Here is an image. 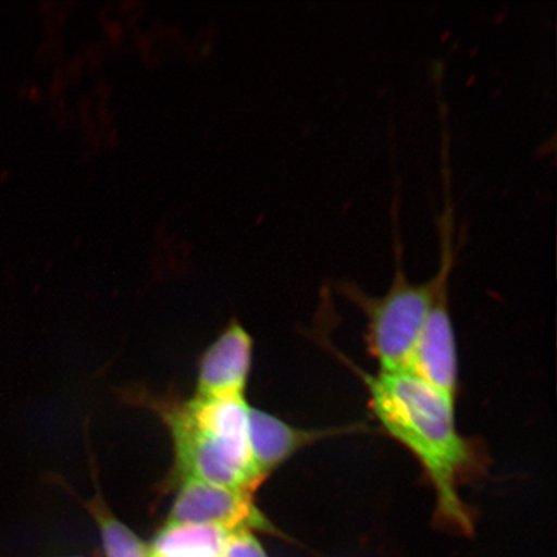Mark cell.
<instances>
[{
	"label": "cell",
	"mask_w": 557,
	"mask_h": 557,
	"mask_svg": "<svg viewBox=\"0 0 557 557\" xmlns=\"http://www.w3.org/2000/svg\"><path fill=\"white\" fill-rule=\"evenodd\" d=\"M172 492L174 498L164 524L208 525L283 537L248 493L198 480H186Z\"/></svg>",
	"instance_id": "obj_4"
},
{
	"label": "cell",
	"mask_w": 557,
	"mask_h": 557,
	"mask_svg": "<svg viewBox=\"0 0 557 557\" xmlns=\"http://www.w3.org/2000/svg\"><path fill=\"white\" fill-rule=\"evenodd\" d=\"M352 369L364 383L375 420L416 458L433 486L437 519L471 532L472 513L459 487L483 473L485 459L479 445L459 433L456 398L408 371Z\"/></svg>",
	"instance_id": "obj_1"
},
{
	"label": "cell",
	"mask_w": 557,
	"mask_h": 557,
	"mask_svg": "<svg viewBox=\"0 0 557 557\" xmlns=\"http://www.w3.org/2000/svg\"><path fill=\"white\" fill-rule=\"evenodd\" d=\"M248 431L256 468L268 480L271 473L289 461L299 450L323 438L338 435L344 430L296 428L262 409L249 407Z\"/></svg>",
	"instance_id": "obj_7"
},
{
	"label": "cell",
	"mask_w": 557,
	"mask_h": 557,
	"mask_svg": "<svg viewBox=\"0 0 557 557\" xmlns=\"http://www.w3.org/2000/svg\"><path fill=\"white\" fill-rule=\"evenodd\" d=\"M121 395L123 401L157 414L170 431L174 459L160 484L163 493L198 480L256 496L267 482L250 450L246 396L185 399L176 392L154 394L143 386L124 388Z\"/></svg>",
	"instance_id": "obj_2"
},
{
	"label": "cell",
	"mask_w": 557,
	"mask_h": 557,
	"mask_svg": "<svg viewBox=\"0 0 557 557\" xmlns=\"http://www.w3.org/2000/svg\"><path fill=\"white\" fill-rule=\"evenodd\" d=\"M74 557H79V556H74Z\"/></svg>",
	"instance_id": "obj_11"
},
{
	"label": "cell",
	"mask_w": 557,
	"mask_h": 557,
	"mask_svg": "<svg viewBox=\"0 0 557 557\" xmlns=\"http://www.w3.org/2000/svg\"><path fill=\"white\" fill-rule=\"evenodd\" d=\"M228 533L208 525L163 524L150 543L151 557H222Z\"/></svg>",
	"instance_id": "obj_8"
},
{
	"label": "cell",
	"mask_w": 557,
	"mask_h": 557,
	"mask_svg": "<svg viewBox=\"0 0 557 557\" xmlns=\"http://www.w3.org/2000/svg\"><path fill=\"white\" fill-rule=\"evenodd\" d=\"M253 360V338L232 320L207 347L198 366L199 398H239L246 394Z\"/></svg>",
	"instance_id": "obj_5"
},
{
	"label": "cell",
	"mask_w": 557,
	"mask_h": 557,
	"mask_svg": "<svg viewBox=\"0 0 557 557\" xmlns=\"http://www.w3.org/2000/svg\"><path fill=\"white\" fill-rule=\"evenodd\" d=\"M449 282L437 292L433 308L417 339L408 372L456 398L458 354L449 312Z\"/></svg>",
	"instance_id": "obj_6"
},
{
	"label": "cell",
	"mask_w": 557,
	"mask_h": 557,
	"mask_svg": "<svg viewBox=\"0 0 557 557\" xmlns=\"http://www.w3.org/2000/svg\"><path fill=\"white\" fill-rule=\"evenodd\" d=\"M96 493L94 498L81 500L99 531L103 554L107 557H151L150 543L145 542L110 510L97 482L96 466L92 463Z\"/></svg>",
	"instance_id": "obj_9"
},
{
	"label": "cell",
	"mask_w": 557,
	"mask_h": 557,
	"mask_svg": "<svg viewBox=\"0 0 557 557\" xmlns=\"http://www.w3.org/2000/svg\"><path fill=\"white\" fill-rule=\"evenodd\" d=\"M445 191L449 193L448 186H445ZM448 193L445 194L443 212L437 220L441 267L434 277L423 283L409 281L403 264L400 234L398 225L395 224V274L392 287L386 294L373 297L351 283L339 285L346 298L364 312L368 351L377 361L380 371H408L417 339L433 308L437 292L443 284L449 282L451 269L455 267L456 244L455 212Z\"/></svg>",
	"instance_id": "obj_3"
},
{
	"label": "cell",
	"mask_w": 557,
	"mask_h": 557,
	"mask_svg": "<svg viewBox=\"0 0 557 557\" xmlns=\"http://www.w3.org/2000/svg\"><path fill=\"white\" fill-rule=\"evenodd\" d=\"M222 557H270L255 532H230Z\"/></svg>",
	"instance_id": "obj_10"
}]
</instances>
